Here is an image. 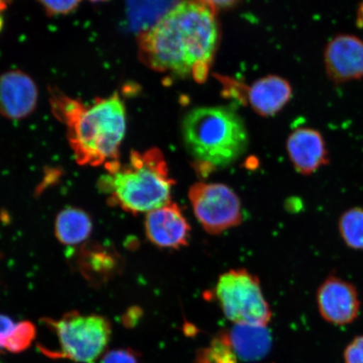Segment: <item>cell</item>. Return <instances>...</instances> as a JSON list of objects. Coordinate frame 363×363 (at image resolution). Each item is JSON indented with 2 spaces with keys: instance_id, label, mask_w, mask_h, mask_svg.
<instances>
[{
  "instance_id": "cell-23",
  "label": "cell",
  "mask_w": 363,
  "mask_h": 363,
  "mask_svg": "<svg viewBox=\"0 0 363 363\" xmlns=\"http://www.w3.org/2000/svg\"><path fill=\"white\" fill-rule=\"evenodd\" d=\"M204 4H208V6L214 9H226L235 6L240 0H201Z\"/></svg>"
},
{
  "instance_id": "cell-2",
  "label": "cell",
  "mask_w": 363,
  "mask_h": 363,
  "mask_svg": "<svg viewBox=\"0 0 363 363\" xmlns=\"http://www.w3.org/2000/svg\"><path fill=\"white\" fill-rule=\"evenodd\" d=\"M53 116L65 125L68 143L81 165L107 166L119 161L126 111L117 93L86 106L57 89L50 91Z\"/></svg>"
},
{
  "instance_id": "cell-20",
  "label": "cell",
  "mask_w": 363,
  "mask_h": 363,
  "mask_svg": "<svg viewBox=\"0 0 363 363\" xmlns=\"http://www.w3.org/2000/svg\"><path fill=\"white\" fill-rule=\"evenodd\" d=\"M49 16H66L79 6L82 0H38Z\"/></svg>"
},
{
  "instance_id": "cell-15",
  "label": "cell",
  "mask_w": 363,
  "mask_h": 363,
  "mask_svg": "<svg viewBox=\"0 0 363 363\" xmlns=\"http://www.w3.org/2000/svg\"><path fill=\"white\" fill-rule=\"evenodd\" d=\"M92 229V220L80 208H67L56 218V237L59 242L67 246H75L85 242Z\"/></svg>"
},
{
  "instance_id": "cell-16",
  "label": "cell",
  "mask_w": 363,
  "mask_h": 363,
  "mask_svg": "<svg viewBox=\"0 0 363 363\" xmlns=\"http://www.w3.org/2000/svg\"><path fill=\"white\" fill-rule=\"evenodd\" d=\"M79 266L86 278L95 284L106 282L115 274L119 262L115 254L99 246L85 247L79 257Z\"/></svg>"
},
{
  "instance_id": "cell-26",
  "label": "cell",
  "mask_w": 363,
  "mask_h": 363,
  "mask_svg": "<svg viewBox=\"0 0 363 363\" xmlns=\"http://www.w3.org/2000/svg\"><path fill=\"white\" fill-rule=\"evenodd\" d=\"M6 0H0V11L6 10Z\"/></svg>"
},
{
  "instance_id": "cell-3",
  "label": "cell",
  "mask_w": 363,
  "mask_h": 363,
  "mask_svg": "<svg viewBox=\"0 0 363 363\" xmlns=\"http://www.w3.org/2000/svg\"><path fill=\"white\" fill-rule=\"evenodd\" d=\"M107 172L99 182L108 202L133 215L148 213L171 201L175 184L160 149L133 151L129 162L106 166Z\"/></svg>"
},
{
  "instance_id": "cell-24",
  "label": "cell",
  "mask_w": 363,
  "mask_h": 363,
  "mask_svg": "<svg viewBox=\"0 0 363 363\" xmlns=\"http://www.w3.org/2000/svg\"><path fill=\"white\" fill-rule=\"evenodd\" d=\"M15 324L10 317L0 315V342Z\"/></svg>"
},
{
  "instance_id": "cell-5",
  "label": "cell",
  "mask_w": 363,
  "mask_h": 363,
  "mask_svg": "<svg viewBox=\"0 0 363 363\" xmlns=\"http://www.w3.org/2000/svg\"><path fill=\"white\" fill-rule=\"evenodd\" d=\"M44 324L56 334L59 348L45 352L53 358H65L78 363H94L106 352L112 326L107 318L70 311L60 319L44 318Z\"/></svg>"
},
{
  "instance_id": "cell-25",
  "label": "cell",
  "mask_w": 363,
  "mask_h": 363,
  "mask_svg": "<svg viewBox=\"0 0 363 363\" xmlns=\"http://www.w3.org/2000/svg\"><path fill=\"white\" fill-rule=\"evenodd\" d=\"M357 23V26H359L360 28L363 29V0H362V2L360 3L359 8H358Z\"/></svg>"
},
{
  "instance_id": "cell-8",
  "label": "cell",
  "mask_w": 363,
  "mask_h": 363,
  "mask_svg": "<svg viewBox=\"0 0 363 363\" xmlns=\"http://www.w3.org/2000/svg\"><path fill=\"white\" fill-rule=\"evenodd\" d=\"M316 301L321 317L330 324L349 325L359 315L361 301L355 286L335 275L320 285Z\"/></svg>"
},
{
  "instance_id": "cell-18",
  "label": "cell",
  "mask_w": 363,
  "mask_h": 363,
  "mask_svg": "<svg viewBox=\"0 0 363 363\" xmlns=\"http://www.w3.org/2000/svg\"><path fill=\"white\" fill-rule=\"evenodd\" d=\"M36 335L35 325L29 320L16 323L0 342V352L21 353L30 348Z\"/></svg>"
},
{
  "instance_id": "cell-7",
  "label": "cell",
  "mask_w": 363,
  "mask_h": 363,
  "mask_svg": "<svg viewBox=\"0 0 363 363\" xmlns=\"http://www.w3.org/2000/svg\"><path fill=\"white\" fill-rule=\"evenodd\" d=\"M189 199L195 216L208 234L219 235L242 222V203L228 186L199 182L190 187Z\"/></svg>"
},
{
  "instance_id": "cell-12",
  "label": "cell",
  "mask_w": 363,
  "mask_h": 363,
  "mask_svg": "<svg viewBox=\"0 0 363 363\" xmlns=\"http://www.w3.org/2000/svg\"><path fill=\"white\" fill-rule=\"evenodd\" d=\"M286 147L295 170L302 175L315 174L330 163L325 140L315 129L301 127L294 130L289 135Z\"/></svg>"
},
{
  "instance_id": "cell-11",
  "label": "cell",
  "mask_w": 363,
  "mask_h": 363,
  "mask_svg": "<svg viewBox=\"0 0 363 363\" xmlns=\"http://www.w3.org/2000/svg\"><path fill=\"white\" fill-rule=\"evenodd\" d=\"M38 101V89L34 80L20 70L0 76V115L7 119H24L33 113Z\"/></svg>"
},
{
  "instance_id": "cell-17",
  "label": "cell",
  "mask_w": 363,
  "mask_h": 363,
  "mask_svg": "<svg viewBox=\"0 0 363 363\" xmlns=\"http://www.w3.org/2000/svg\"><path fill=\"white\" fill-rule=\"evenodd\" d=\"M338 230L347 247L357 251L363 250V208H349L340 216Z\"/></svg>"
},
{
  "instance_id": "cell-4",
  "label": "cell",
  "mask_w": 363,
  "mask_h": 363,
  "mask_svg": "<svg viewBox=\"0 0 363 363\" xmlns=\"http://www.w3.org/2000/svg\"><path fill=\"white\" fill-rule=\"evenodd\" d=\"M181 130L195 169L202 175L233 164L248 147L246 125L230 107L194 108L184 117Z\"/></svg>"
},
{
  "instance_id": "cell-9",
  "label": "cell",
  "mask_w": 363,
  "mask_h": 363,
  "mask_svg": "<svg viewBox=\"0 0 363 363\" xmlns=\"http://www.w3.org/2000/svg\"><path fill=\"white\" fill-rule=\"evenodd\" d=\"M326 74L335 84L363 78V40L356 35L335 36L324 52Z\"/></svg>"
},
{
  "instance_id": "cell-6",
  "label": "cell",
  "mask_w": 363,
  "mask_h": 363,
  "mask_svg": "<svg viewBox=\"0 0 363 363\" xmlns=\"http://www.w3.org/2000/svg\"><path fill=\"white\" fill-rule=\"evenodd\" d=\"M216 294L227 319L235 324L267 326L271 310L257 277L245 269H234L220 277Z\"/></svg>"
},
{
  "instance_id": "cell-19",
  "label": "cell",
  "mask_w": 363,
  "mask_h": 363,
  "mask_svg": "<svg viewBox=\"0 0 363 363\" xmlns=\"http://www.w3.org/2000/svg\"><path fill=\"white\" fill-rule=\"evenodd\" d=\"M238 361L223 334L203 349L196 358V363H238Z\"/></svg>"
},
{
  "instance_id": "cell-10",
  "label": "cell",
  "mask_w": 363,
  "mask_h": 363,
  "mask_svg": "<svg viewBox=\"0 0 363 363\" xmlns=\"http://www.w3.org/2000/svg\"><path fill=\"white\" fill-rule=\"evenodd\" d=\"M145 230L156 247L180 249L188 246L191 227L178 204L170 201L147 213Z\"/></svg>"
},
{
  "instance_id": "cell-21",
  "label": "cell",
  "mask_w": 363,
  "mask_h": 363,
  "mask_svg": "<svg viewBox=\"0 0 363 363\" xmlns=\"http://www.w3.org/2000/svg\"><path fill=\"white\" fill-rule=\"evenodd\" d=\"M101 363H138V357L130 349H116L104 352Z\"/></svg>"
},
{
  "instance_id": "cell-13",
  "label": "cell",
  "mask_w": 363,
  "mask_h": 363,
  "mask_svg": "<svg viewBox=\"0 0 363 363\" xmlns=\"http://www.w3.org/2000/svg\"><path fill=\"white\" fill-rule=\"evenodd\" d=\"M293 89L289 82L279 76H267L247 90L250 106L262 116L276 115L289 103Z\"/></svg>"
},
{
  "instance_id": "cell-14",
  "label": "cell",
  "mask_w": 363,
  "mask_h": 363,
  "mask_svg": "<svg viewBox=\"0 0 363 363\" xmlns=\"http://www.w3.org/2000/svg\"><path fill=\"white\" fill-rule=\"evenodd\" d=\"M223 335L240 361H259L269 352L272 338L266 326L235 324Z\"/></svg>"
},
{
  "instance_id": "cell-27",
  "label": "cell",
  "mask_w": 363,
  "mask_h": 363,
  "mask_svg": "<svg viewBox=\"0 0 363 363\" xmlns=\"http://www.w3.org/2000/svg\"><path fill=\"white\" fill-rule=\"evenodd\" d=\"M89 1L93 3H99V2H106L108 1V0H89Z\"/></svg>"
},
{
  "instance_id": "cell-1",
  "label": "cell",
  "mask_w": 363,
  "mask_h": 363,
  "mask_svg": "<svg viewBox=\"0 0 363 363\" xmlns=\"http://www.w3.org/2000/svg\"><path fill=\"white\" fill-rule=\"evenodd\" d=\"M214 9L181 0L138 36L140 60L152 69L203 83L219 43Z\"/></svg>"
},
{
  "instance_id": "cell-22",
  "label": "cell",
  "mask_w": 363,
  "mask_h": 363,
  "mask_svg": "<svg viewBox=\"0 0 363 363\" xmlns=\"http://www.w3.org/2000/svg\"><path fill=\"white\" fill-rule=\"evenodd\" d=\"M345 363H363V335L352 340L345 349Z\"/></svg>"
}]
</instances>
